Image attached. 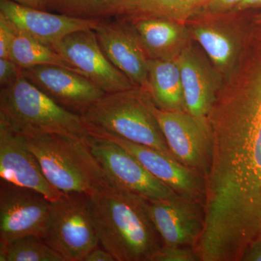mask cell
Returning a JSON list of instances; mask_svg holds the SVG:
<instances>
[{
    "label": "cell",
    "instance_id": "4316f807",
    "mask_svg": "<svg viewBox=\"0 0 261 261\" xmlns=\"http://www.w3.org/2000/svg\"><path fill=\"white\" fill-rule=\"evenodd\" d=\"M15 28L4 15L0 14V58H10Z\"/></svg>",
    "mask_w": 261,
    "mask_h": 261
},
{
    "label": "cell",
    "instance_id": "7a4b0ae2",
    "mask_svg": "<svg viewBox=\"0 0 261 261\" xmlns=\"http://www.w3.org/2000/svg\"><path fill=\"white\" fill-rule=\"evenodd\" d=\"M99 245L116 261H152L163 247L145 199L108 186L89 197Z\"/></svg>",
    "mask_w": 261,
    "mask_h": 261
},
{
    "label": "cell",
    "instance_id": "d6986e66",
    "mask_svg": "<svg viewBox=\"0 0 261 261\" xmlns=\"http://www.w3.org/2000/svg\"><path fill=\"white\" fill-rule=\"evenodd\" d=\"M123 18L135 31L149 59H177L194 41L186 23L139 13Z\"/></svg>",
    "mask_w": 261,
    "mask_h": 261
},
{
    "label": "cell",
    "instance_id": "7402d4cb",
    "mask_svg": "<svg viewBox=\"0 0 261 261\" xmlns=\"http://www.w3.org/2000/svg\"><path fill=\"white\" fill-rule=\"evenodd\" d=\"M10 59L17 63L22 69L39 65H54L64 67L82 74V72L53 48L33 39L15 28L14 38L10 49Z\"/></svg>",
    "mask_w": 261,
    "mask_h": 261
},
{
    "label": "cell",
    "instance_id": "83f0119b",
    "mask_svg": "<svg viewBox=\"0 0 261 261\" xmlns=\"http://www.w3.org/2000/svg\"><path fill=\"white\" fill-rule=\"evenodd\" d=\"M240 1L241 0H207L200 13L196 16L229 13L240 3Z\"/></svg>",
    "mask_w": 261,
    "mask_h": 261
},
{
    "label": "cell",
    "instance_id": "3957f363",
    "mask_svg": "<svg viewBox=\"0 0 261 261\" xmlns=\"http://www.w3.org/2000/svg\"><path fill=\"white\" fill-rule=\"evenodd\" d=\"M18 134L49 183L63 193L91 197L111 185L87 140L58 134Z\"/></svg>",
    "mask_w": 261,
    "mask_h": 261
},
{
    "label": "cell",
    "instance_id": "f1b7e54d",
    "mask_svg": "<svg viewBox=\"0 0 261 261\" xmlns=\"http://www.w3.org/2000/svg\"><path fill=\"white\" fill-rule=\"evenodd\" d=\"M241 261H261V239L250 244L244 252Z\"/></svg>",
    "mask_w": 261,
    "mask_h": 261
},
{
    "label": "cell",
    "instance_id": "ffe728a7",
    "mask_svg": "<svg viewBox=\"0 0 261 261\" xmlns=\"http://www.w3.org/2000/svg\"><path fill=\"white\" fill-rule=\"evenodd\" d=\"M147 92L160 109L186 111L181 74L176 59H149Z\"/></svg>",
    "mask_w": 261,
    "mask_h": 261
},
{
    "label": "cell",
    "instance_id": "7c38bea8",
    "mask_svg": "<svg viewBox=\"0 0 261 261\" xmlns=\"http://www.w3.org/2000/svg\"><path fill=\"white\" fill-rule=\"evenodd\" d=\"M145 202L163 247L195 249L205 224L203 202L177 194L160 200L145 199Z\"/></svg>",
    "mask_w": 261,
    "mask_h": 261
},
{
    "label": "cell",
    "instance_id": "9a60e30c",
    "mask_svg": "<svg viewBox=\"0 0 261 261\" xmlns=\"http://www.w3.org/2000/svg\"><path fill=\"white\" fill-rule=\"evenodd\" d=\"M187 112L207 117L224 78L202 48L193 41L178 57Z\"/></svg>",
    "mask_w": 261,
    "mask_h": 261
},
{
    "label": "cell",
    "instance_id": "277c9868",
    "mask_svg": "<svg viewBox=\"0 0 261 261\" xmlns=\"http://www.w3.org/2000/svg\"><path fill=\"white\" fill-rule=\"evenodd\" d=\"M154 106L149 92L135 87L106 94L81 116L89 134L116 136L176 160L154 116Z\"/></svg>",
    "mask_w": 261,
    "mask_h": 261
},
{
    "label": "cell",
    "instance_id": "6da1fadb",
    "mask_svg": "<svg viewBox=\"0 0 261 261\" xmlns=\"http://www.w3.org/2000/svg\"><path fill=\"white\" fill-rule=\"evenodd\" d=\"M207 117L222 159L237 171L261 178V25L253 20Z\"/></svg>",
    "mask_w": 261,
    "mask_h": 261
},
{
    "label": "cell",
    "instance_id": "4dcf8cb0",
    "mask_svg": "<svg viewBox=\"0 0 261 261\" xmlns=\"http://www.w3.org/2000/svg\"><path fill=\"white\" fill-rule=\"evenodd\" d=\"M261 10V0H241L231 12H255Z\"/></svg>",
    "mask_w": 261,
    "mask_h": 261
},
{
    "label": "cell",
    "instance_id": "ba28073f",
    "mask_svg": "<svg viewBox=\"0 0 261 261\" xmlns=\"http://www.w3.org/2000/svg\"><path fill=\"white\" fill-rule=\"evenodd\" d=\"M153 111L175 159L206 179L212 159V133L207 117L165 111L155 105Z\"/></svg>",
    "mask_w": 261,
    "mask_h": 261
},
{
    "label": "cell",
    "instance_id": "5bb4252c",
    "mask_svg": "<svg viewBox=\"0 0 261 261\" xmlns=\"http://www.w3.org/2000/svg\"><path fill=\"white\" fill-rule=\"evenodd\" d=\"M94 32L109 61L135 87L148 89L149 58L126 19L102 20Z\"/></svg>",
    "mask_w": 261,
    "mask_h": 261
},
{
    "label": "cell",
    "instance_id": "44dd1931",
    "mask_svg": "<svg viewBox=\"0 0 261 261\" xmlns=\"http://www.w3.org/2000/svg\"><path fill=\"white\" fill-rule=\"evenodd\" d=\"M136 0H45L48 11L92 20L122 18L135 11Z\"/></svg>",
    "mask_w": 261,
    "mask_h": 261
},
{
    "label": "cell",
    "instance_id": "e0dca14e",
    "mask_svg": "<svg viewBox=\"0 0 261 261\" xmlns=\"http://www.w3.org/2000/svg\"><path fill=\"white\" fill-rule=\"evenodd\" d=\"M0 14L15 29L49 47L71 33L95 29L102 21L29 8L13 0H0Z\"/></svg>",
    "mask_w": 261,
    "mask_h": 261
},
{
    "label": "cell",
    "instance_id": "8fae6325",
    "mask_svg": "<svg viewBox=\"0 0 261 261\" xmlns=\"http://www.w3.org/2000/svg\"><path fill=\"white\" fill-rule=\"evenodd\" d=\"M51 48L106 94L135 87L109 61L98 42L94 29L71 33Z\"/></svg>",
    "mask_w": 261,
    "mask_h": 261
},
{
    "label": "cell",
    "instance_id": "1f68e13d",
    "mask_svg": "<svg viewBox=\"0 0 261 261\" xmlns=\"http://www.w3.org/2000/svg\"><path fill=\"white\" fill-rule=\"evenodd\" d=\"M13 1L29 8L47 10L45 0H13Z\"/></svg>",
    "mask_w": 261,
    "mask_h": 261
},
{
    "label": "cell",
    "instance_id": "4fadbf2b",
    "mask_svg": "<svg viewBox=\"0 0 261 261\" xmlns=\"http://www.w3.org/2000/svg\"><path fill=\"white\" fill-rule=\"evenodd\" d=\"M22 73L55 102L79 115L106 94L87 77L59 65L32 67Z\"/></svg>",
    "mask_w": 261,
    "mask_h": 261
},
{
    "label": "cell",
    "instance_id": "d4e9b609",
    "mask_svg": "<svg viewBox=\"0 0 261 261\" xmlns=\"http://www.w3.org/2000/svg\"><path fill=\"white\" fill-rule=\"evenodd\" d=\"M152 261H200L193 247H163Z\"/></svg>",
    "mask_w": 261,
    "mask_h": 261
},
{
    "label": "cell",
    "instance_id": "30bf717a",
    "mask_svg": "<svg viewBox=\"0 0 261 261\" xmlns=\"http://www.w3.org/2000/svg\"><path fill=\"white\" fill-rule=\"evenodd\" d=\"M51 201L40 192L0 181V242L25 236L44 238Z\"/></svg>",
    "mask_w": 261,
    "mask_h": 261
},
{
    "label": "cell",
    "instance_id": "8992f818",
    "mask_svg": "<svg viewBox=\"0 0 261 261\" xmlns=\"http://www.w3.org/2000/svg\"><path fill=\"white\" fill-rule=\"evenodd\" d=\"M43 240L65 261H84L89 252L99 245L89 196L75 192L64 193L51 201Z\"/></svg>",
    "mask_w": 261,
    "mask_h": 261
},
{
    "label": "cell",
    "instance_id": "52a82bcc",
    "mask_svg": "<svg viewBox=\"0 0 261 261\" xmlns=\"http://www.w3.org/2000/svg\"><path fill=\"white\" fill-rule=\"evenodd\" d=\"M254 12L195 16L186 22L192 39L225 78L238 63Z\"/></svg>",
    "mask_w": 261,
    "mask_h": 261
},
{
    "label": "cell",
    "instance_id": "484cf974",
    "mask_svg": "<svg viewBox=\"0 0 261 261\" xmlns=\"http://www.w3.org/2000/svg\"><path fill=\"white\" fill-rule=\"evenodd\" d=\"M22 68L10 58H0V87L13 85L22 74Z\"/></svg>",
    "mask_w": 261,
    "mask_h": 261
},
{
    "label": "cell",
    "instance_id": "2e32d148",
    "mask_svg": "<svg viewBox=\"0 0 261 261\" xmlns=\"http://www.w3.org/2000/svg\"><path fill=\"white\" fill-rule=\"evenodd\" d=\"M0 178L40 192L49 201L63 195L51 185L40 163L18 133L0 123Z\"/></svg>",
    "mask_w": 261,
    "mask_h": 261
},
{
    "label": "cell",
    "instance_id": "cb8c5ba5",
    "mask_svg": "<svg viewBox=\"0 0 261 261\" xmlns=\"http://www.w3.org/2000/svg\"><path fill=\"white\" fill-rule=\"evenodd\" d=\"M206 1L207 0H136L134 13L164 17L186 23L200 13Z\"/></svg>",
    "mask_w": 261,
    "mask_h": 261
},
{
    "label": "cell",
    "instance_id": "f546056e",
    "mask_svg": "<svg viewBox=\"0 0 261 261\" xmlns=\"http://www.w3.org/2000/svg\"><path fill=\"white\" fill-rule=\"evenodd\" d=\"M84 261H116L114 256L103 248L102 246L96 247L84 258Z\"/></svg>",
    "mask_w": 261,
    "mask_h": 261
},
{
    "label": "cell",
    "instance_id": "d6a6232c",
    "mask_svg": "<svg viewBox=\"0 0 261 261\" xmlns=\"http://www.w3.org/2000/svg\"><path fill=\"white\" fill-rule=\"evenodd\" d=\"M252 18H253L254 21L261 25V10L254 12Z\"/></svg>",
    "mask_w": 261,
    "mask_h": 261
},
{
    "label": "cell",
    "instance_id": "603a6c76",
    "mask_svg": "<svg viewBox=\"0 0 261 261\" xmlns=\"http://www.w3.org/2000/svg\"><path fill=\"white\" fill-rule=\"evenodd\" d=\"M0 261H65L42 238L25 236L0 242Z\"/></svg>",
    "mask_w": 261,
    "mask_h": 261
},
{
    "label": "cell",
    "instance_id": "ac0fdd59",
    "mask_svg": "<svg viewBox=\"0 0 261 261\" xmlns=\"http://www.w3.org/2000/svg\"><path fill=\"white\" fill-rule=\"evenodd\" d=\"M95 136L112 140L121 145L135 156L154 177L167 185L177 195L195 199L205 203V178L189 169L176 160L171 159L151 147L130 142L116 136Z\"/></svg>",
    "mask_w": 261,
    "mask_h": 261
},
{
    "label": "cell",
    "instance_id": "5b68a950",
    "mask_svg": "<svg viewBox=\"0 0 261 261\" xmlns=\"http://www.w3.org/2000/svg\"><path fill=\"white\" fill-rule=\"evenodd\" d=\"M0 123L18 133L58 134L84 140L89 136L81 115L55 102L23 73L0 90Z\"/></svg>",
    "mask_w": 261,
    "mask_h": 261
},
{
    "label": "cell",
    "instance_id": "9c48e42d",
    "mask_svg": "<svg viewBox=\"0 0 261 261\" xmlns=\"http://www.w3.org/2000/svg\"><path fill=\"white\" fill-rule=\"evenodd\" d=\"M87 142L111 186L149 200L176 195L116 142L91 134Z\"/></svg>",
    "mask_w": 261,
    "mask_h": 261
}]
</instances>
